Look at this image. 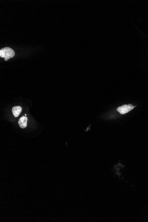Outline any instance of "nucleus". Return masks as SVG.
I'll return each mask as SVG.
<instances>
[{
    "instance_id": "obj_1",
    "label": "nucleus",
    "mask_w": 148,
    "mask_h": 222,
    "mask_svg": "<svg viewBox=\"0 0 148 222\" xmlns=\"http://www.w3.org/2000/svg\"><path fill=\"white\" fill-rule=\"evenodd\" d=\"M15 56V52L10 48H5L0 50V57L5 58V61Z\"/></svg>"
},
{
    "instance_id": "obj_2",
    "label": "nucleus",
    "mask_w": 148,
    "mask_h": 222,
    "mask_svg": "<svg viewBox=\"0 0 148 222\" xmlns=\"http://www.w3.org/2000/svg\"><path fill=\"white\" fill-rule=\"evenodd\" d=\"M135 106H133L132 104L124 105L121 106H119L117 108V110L121 114H127L129 111L134 109Z\"/></svg>"
},
{
    "instance_id": "obj_3",
    "label": "nucleus",
    "mask_w": 148,
    "mask_h": 222,
    "mask_svg": "<svg viewBox=\"0 0 148 222\" xmlns=\"http://www.w3.org/2000/svg\"><path fill=\"white\" fill-rule=\"evenodd\" d=\"M28 118L26 116H22L21 118H20L18 121L19 126L22 129L25 128L27 126V123Z\"/></svg>"
},
{
    "instance_id": "obj_4",
    "label": "nucleus",
    "mask_w": 148,
    "mask_h": 222,
    "mask_svg": "<svg viewBox=\"0 0 148 222\" xmlns=\"http://www.w3.org/2000/svg\"><path fill=\"white\" fill-rule=\"evenodd\" d=\"M22 111V108L20 106H15L12 108V112L15 117H17L19 116Z\"/></svg>"
}]
</instances>
